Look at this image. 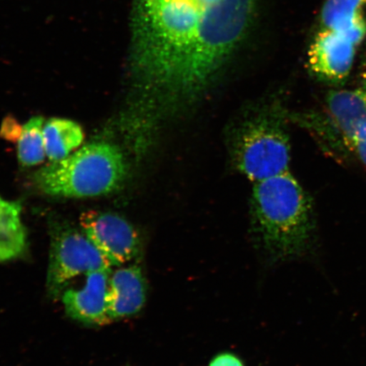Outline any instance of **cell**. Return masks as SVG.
I'll list each match as a JSON object with an SVG mask.
<instances>
[{
  "label": "cell",
  "mask_w": 366,
  "mask_h": 366,
  "mask_svg": "<svg viewBox=\"0 0 366 366\" xmlns=\"http://www.w3.org/2000/svg\"><path fill=\"white\" fill-rule=\"evenodd\" d=\"M255 0H132L127 135L153 139L199 100L244 39Z\"/></svg>",
  "instance_id": "1"
},
{
  "label": "cell",
  "mask_w": 366,
  "mask_h": 366,
  "mask_svg": "<svg viewBox=\"0 0 366 366\" xmlns=\"http://www.w3.org/2000/svg\"><path fill=\"white\" fill-rule=\"evenodd\" d=\"M253 213L260 244L274 260L300 257L315 234L312 206L290 171L253 183Z\"/></svg>",
  "instance_id": "2"
},
{
  "label": "cell",
  "mask_w": 366,
  "mask_h": 366,
  "mask_svg": "<svg viewBox=\"0 0 366 366\" xmlns=\"http://www.w3.org/2000/svg\"><path fill=\"white\" fill-rule=\"evenodd\" d=\"M126 176L122 150L112 144L93 143L41 169L35 182L48 195L86 198L112 193Z\"/></svg>",
  "instance_id": "3"
},
{
  "label": "cell",
  "mask_w": 366,
  "mask_h": 366,
  "mask_svg": "<svg viewBox=\"0 0 366 366\" xmlns=\"http://www.w3.org/2000/svg\"><path fill=\"white\" fill-rule=\"evenodd\" d=\"M234 153L237 168L252 183L290 171V140L277 117L262 114L247 122Z\"/></svg>",
  "instance_id": "4"
},
{
  "label": "cell",
  "mask_w": 366,
  "mask_h": 366,
  "mask_svg": "<svg viewBox=\"0 0 366 366\" xmlns=\"http://www.w3.org/2000/svg\"><path fill=\"white\" fill-rule=\"evenodd\" d=\"M50 249L47 274L48 294L59 299L68 283L81 274L111 269L113 264L85 233L63 219L49 224Z\"/></svg>",
  "instance_id": "5"
},
{
  "label": "cell",
  "mask_w": 366,
  "mask_h": 366,
  "mask_svg": "<svg viewBox=\"0 0 366 366\" xmlns=\"http://www.w3.org/2000/svg\"><path fill=\"white\" fill-rule=\"evenodd\" d=\"M80 227L113 267L136 263L141 257L139 233L125 218L112 212L89 210L81 214Z\"/></svg>",
  "instance_id": "6"
},
{
  "label": "cell",
  "mask_w": 366,
  "mask_h": 366,
  "mask_svg": "<svg viewBox=\"0 0 366 366\" xmlns=\"http://www.w3.org/2000/svg\"><path fill=\"white\" fill-rule=\"evenodd\" d=\"M356 47L337 31L320 27L310 46V70L320 79L340 84L350 76Z\"/></svg>",
  "instance_id": "7"
},
{
  "label": "cell",
  "mask_w": 366,
  "mask_h": 366,
  "mask_svg": "<svg viewBox=\"0 0 366 366\" xmlns=\"http://www.w3.org/2000/svg\"><path fill=\"white\" fill-rule=\"evenodd\" d=\"M112 269H99L86 274L84 285L66 288L61 296L66 314L88 325L111 323L108 317L109 277Z\"/></svg>",
  "instance_id": "8"
},
{
  "label": "cell",
  "mask_w": 366,
  "mask_h": 366,
  "mask_svg": "<svg viewBox=\"0 0 366 366\" xmlns=\"http://www.w3.org/2000/svg\"><path fill=\"white\" fill-rule=\"evenodd\" d=\"M147 297V283L139 265L118 267L109 273L108 317L109 322L132 317L143 309Z\"/></svg>",
  "instance_id": "9"
},
{
  "label": "cell",
  "mask_w": 366,
  "mask_h": 366,
  "mask_svg": "<svg viewBox=\"0 0 366 366\" xmlns=\"http://www.w3.org/2000/svg\"><path fill=\"white\" fill-rule=\"evenodd\" d=\"M326 109L342 141L349 139L366 125V91L332 90L327 94Z\"/></svg>",
  "instance_id": "10"
},
{
  "label": "cell",
  "mask_w": 366,
  "mask_h": 366,
  "mask_svg": "<svg viewBox=\"0 0 366 366\" xmlns=\"http://www.w3.org/2000/svg\"><path fill=\"white\" fill-rule=\"evenodd\" d=\"M320 24L358 46L366 36V0H326Z\"/></svg>",
  "instance_id": "11"
},
{
  "label": "cell",
  "mask_w": 366,
  "mask_h": 366,
  "mask_svg": "<svg viewBox=\"0 0 366 366\" xmlns=\"http://www.w3.org/2000/svg\"><path fill=\"white\" fill-rule=\"evenodd\" d=\"M19 203L0 196V262L19 257L26 247V234Z\"/></svg>",
  "instance_id": "12"
},
{
  "label": "cell",
  "mask_w": 366,
  "mask_h": 366,
  "mask_svg": "<svg viewBox=\"0 0 366 366\" xmlns=\"http://www.w3.org/2000/svg\"><path fill=\"white\" fill-rule=\"evenodd\" d=\"M43 134L46 155L53 162L68 157L84 139L76 122L63 118L49 119L44 123Z\"/></svg>",
  "instance_id": "13"
},
{
  "label": "cell",
  "mask_w": 366,
  "mask_h": 366,
  "mask_svg": "<svg viewBox=\"0 0 366 366\" xmlns=\"http://www.w3.org/2000/svg\"><path fill=\"white\" fill-rule=\"evenodd\" d=\"M42 117L31 118L22 127L18 140V159L25 167H34L43 162L46 157Z\"/></svg>",
  "instance_id": "14"
},
{
  "label": "cell",
  "mask_w": 366,
  "mask_h": 366,
  "mask_svg": "<svg viewBox=\"0 0 366 366\" xmlns=\"http://www.w3.org/2000/svg\"><path fill=\"white\" fill-rule=\"evenodd\" d=\"M342 142L366 167V125L361 127L355 135Z\"/></svg>",
  "instance_id": "15"
},
{
  "label": "cell",
  "mask_w": 366,
  "mask_h": 366,
  "mask_svg": "<svg viewBox=\"0 0 366 366\" xmlns=\"http://www.w3.org/2000/svg\"><path fill=\"white\" fill-rule=\"evenodd\" d=\"M209 366H244V364L234 355L221 354L214 357Z\"/></svg>",
  "instance_id": "16"
},
{
  "label": "cell",
  "mask_w": 366,
  "mask_h": 366,
  "mask_svg": "<svg viewBox=\"0 0 366 366\" xmlns=\"http://www.w3.org/2000/svg\"><path fill=\"white\" fill-rule=\"evenodd\" d=\"M360 84L361 89H363L366 91V61L364 64V66L362 68V71L360 73Z\"/></svg>",
  "instance_id": "17"
}]
</instances>
